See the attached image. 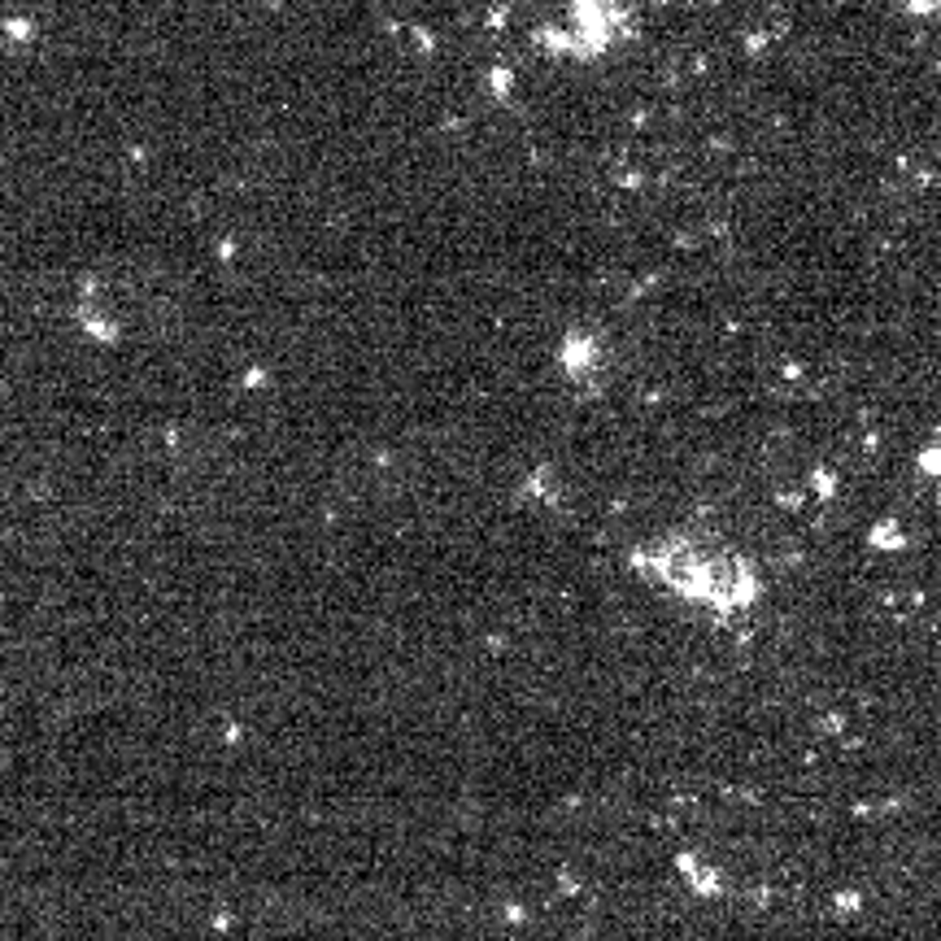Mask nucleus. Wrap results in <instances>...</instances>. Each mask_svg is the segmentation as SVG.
<instances>
[{"mask_svg":"<svg viewBox=\"0 0 941 941\" xmlns=\"http://www.w3.org/2000/svg\"><path fill=\"white\" fill-rule=\"evenodd\" d=\"M632 571L715 619H741L763 601V571L754 567L750 554L688 528H671L654 541L636 545Z\"/></svg>","mask_w":941,"mask_h":941,"instance_id":"obj_1","label":"nucleus"},{"mask_svg":"<svg viewBox=\"0 0 941 941\" xmlns=\"http://www.w3.org/2000/svg\"><path fill=\"white\" fill-rule=\"evenodd\" d=\"M919 475H928V480H941V445H928L924 454H919Z\"/></svg>","mask_w":941,"mask_h":941,"instance_id":"obj_2","label":"nucleus"},{"mask_svg":"<svg viewBox=\"0 0 941 941\" xmlns=\"http://www.w3.org/2000/svg\"><path fill=\"white\" fill-rule=\"evenodd\" d=\"M911 18H941V0H902Z\"/></svg>","mask_w":941,"mask_h":941,"instance_id":"obj_3","label":"nucleus"},{"mask_svg":"<svg viewBox=\"0 0 941 941\" xmlns=\"http://www.w3.org/2000/svg\"><path fill=\"white\" fill-rule=\"evenodd\" d=\"M815 488H820V497H828V493H832V475H828V471H815Z\"/></svg>","mask_w":941,"mask_h":941,"instance_id":"obj_4","label":"nucleus"}]
</instances>
